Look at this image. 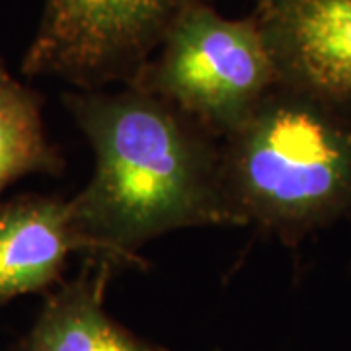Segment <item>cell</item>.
I'll return each instance as SVG.
<instances>
[{
	"instance_id": "obj_1",
	"label": "cell",
	"mask_w": 351,
	"mask_h": 351,
	"mask_svg": "<svg viewBox=\"0 0 351 351\" xmlns=\"http://www.w3.org/2000/svg\"><path fill=\"white\" fill-rule=\"evenodd\" d=\"M64 108L96 166L71 211L94 258L145 267L138 248L189 226H242L223 176V141L138 86L78 90Z\"/></svg>"
},
{
	"instance_id": "obj_2",
	"label": "cell",
	"mask_w": 351,
	"mask_h": 351,
	"mask_svg": "<svg viewBox=\"0 0 351 351\" xmlns=\"http://www.w3.org/2000/svg\"><path fill=\"white\" fill-rule=\"evenodd\" d=\"M223 176L242 226L299 244L351 211V123L276 86L223 141Z\"/></svg>"
},
{
	"instance_id": "obj_3",
	"label": "cell",
	"mask_w": 351,
	"mask_h": 351,
	"mask_svg": "<svg viewBox=\"0 0 351 351\" xmlns=\"http://www.w3.org/2000/svg\"><path fill=\"white\" fill-rule=\"evenodd\" d=\"M138 86L160 96L225 141L277 86L254 16L228 20L213 4L186 12L145 64Z\"/></svg>"
},
{
	"instance_id": "obj_4",
	"label": "cell",
	"mask_w": 351,
	"mask_h": 351,
	"mask_svg": "<svg viewBox=\"0 0 351 351\" xmlns=\"http://www.w3.org/2000/svg\"><path fill=\"white\" fill-rule=\"evenodd\" d=\"M201 4L213 0H45L22 73L78 90L129 86L176 22Z\"/></svg>"
},
{
	"instance_id": "obj_5",
	"label": "cell",
	"mask_w": 351,
	"mask_h": 351,
	"mask_svg": "<svg viewBox=\"0 0 351 351\" xmlns=\"http://www.w3.org/2000/svg\"><path fill=\"white\" fill-rule=\"evenodd\" d=\"M277 86L351 123V0H254Z\"/></svg>"
},
{
	"instance_id": "obj_6",
	"label": "cell",
	"mask_w": 351,
	"mask_h": 351,
	"mask_svg": "<svg viewBox=\"0 0 351 351\" xmlns=\"http://www.w3.org/2000/svg\"><path fill=\"white\" fill-rule=\"evenodd\" d=\"M73 252L90 254L71 201L20 195L0 203V304L61 281Z\"/></svg>"
},
{
	"instance_id": "obj_7",
	"label": "cell",
	"mask_w": 351,
	"mask_h": 351,
	"mask_svg": "<svg viewBox=\"0 0 351 351\" xmlns=\"http://www.w3.org/2000/svg\"><path fill=\"white\" fill-rule=\"evenodd\" d=\"M112 260L86 256L78 277L47 295L20 351H170L117 322L104 299Z\"/></svg>"
},
{
	"instance_id": "obj_8",
	"label": "cell",
	"mask_w": 351,
	"mask_h": 351,
	"mask_svg": "<svg viewBox=\"0 0 351 351\" xmlns=\"http://www.w3.org/2000/svg\"><path fill=\"white\" fill-rule=\"evenodd\" d=\"M43 98L0 59V193L29 174L59 176L64 158L45 133Z\"/></svg>"
},
{
	"instance_id": "obj_9",
	"label": "cell",
	"mask_w": 351,
	"mask_h": 351,
	"mask_svg": "<svg viewBox=\"0 0 351 351\" xmlns=\"http://www.w3.org/2000/svg\"><path fill=\"white\" fill-rule=\"evenodd\" d=\"M217 351H221V350H217Z\"/></svg>"
}]
</instances>
